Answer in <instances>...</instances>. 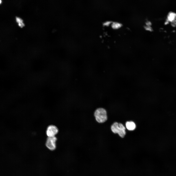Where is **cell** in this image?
<instances>
[{
    "label": "cell",
    "instance_id": "6da1fadb",
    "mask_svg": "<svg viewBox=\"0 0 176 176\" xmlns=\"http://www.w3.org/2000/svg\"><path fill=\"white\" fill-rule=\"evenodd\" d=\"M94 115L96 121L99 123H104L107 119L106 111L102 108H99L95 110Z\"/></svg>",
    "mask_w": 176,
    "mask_h": 176
},
{
    "label": "cell",
    "instance_id": "7a4b0ae2",
    "mask_svg": "<svg viewBox=\"0 0 176 176\" xmlns=\"http://www.w3.org/2000/svg\"><path fill=\"white\" fill-rule=\"evenodd\" d=\"M111 129L113 132L118 133L121 138H123L126 134L125 128L121 123H114L111 126Z\"/></svg>",
    "mask_w": 176,
    "mask_h": 176
},
{
    "label": "cell",
    "instance_id": "3957f363",
    "mask_svg": "<svg viewBox=\"0 0 176 176\" xmlns=\"http://www.w3.org/2000/svg\"><path fill=\"white\" fill-rule=\"evenodd\" d=\"M57 139L55 136L47 137L45 143L46 147L50 150H54L56 147V142Z\"/></svg>",
    "mask_w": 176,
    "mask_h": 176
},
{
    "label": "cell",
    "instance_id": "277c9868",
    "mask_svg": "<svg viewBox=\"0 0 176 176\" xmlns=\"http://www.w3.org/2000/svg\"><path fill=\"white\" fill-rule=\"evenodd\" d=\"M59 132V129L56 126L51 124L47 126L46 133L47 137H54Z\"/></svg>",
    "mask_w": 176,
    "mask_h": 176
},
{
    "label": "cell",
    "instance_id": "5b68a950",
    "mask_svg": "<svg viewBox=\"0 0 176 176\" xmlns=\"http://www.w3.org/2000/svg\"><path fill=\"white\" fill-rule=\"evenodd\" d=\"M126 126L128 130L130 131L133 130L136 127L135 123L132 121H127L126 123Z\"/></svg>",
    "mask_w": 176,
    "mask_h": 176
},
{
    "label": "cell",
    "instance_id": "8992f818",
    "mask_svg": "<svg viewBox=\"0 0 176 176\" xmlns=\"http://www.w3.org/2000/svg\"><path fill=\"white\" fill-rule=\"evenodd\" d=\"M176 17V14L173 12L170 13L168 15V19L170 21H172L175 19Z\"/></svg>",
    "mask_w": 176,
    "mask_h": 176
},
{
    "label": "cell",
    "instance_id": "52a82bcc",
    "mask_svg": "<svg viewBox=\"0 0 176 176\" xmlns=\"http://www.w3.org/2000/svg\"><path fill=\"white\" fill-rule=\"evenodd\" d=\"M121 26V24L119 22H113L111 25L112 27L114 29L118 28L120 27Z\"/></svg>",
    "mask_w": 176,
    "mask_h": 176
},
{
    "label": "cell",
    "instance_id": "ba28073f",
    "mask_svg": "<svg viewBox=\"0 0 176 176\" xmlns=\"http://www.w3.org/2000/svg\"><path fill=\"white\" fill-rule=\"evenodd\" d=\"M16 21L18 23V25L20 27H22L24 25V23L22 22V20L20 18L16 17Z\"/></svg>",
    "mask_w": 176,
    "mask_h": 176
},
{
    "label": "cell",
    "instance_id": "9c48e42d",
    "mask_svg": "<svg viewBox=\"0 0 176 176\" xmlns=\"http://www.w3.org/2000/svg\"><path fill=\"white\" fill-rule=\"evenodd\" d=\"M110 23V21H108L106 22L105 23V25H109Z\"/></svg>",
    "mask_w": 176,
    "mask_h": 176
}]
</instances>
